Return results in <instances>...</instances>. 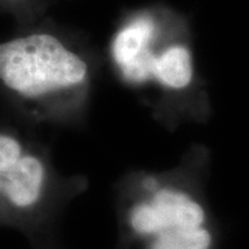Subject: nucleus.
Instances as JSON below:
<instances>
[{
    "mask_svg": "<svg viewBox=\"0 0 249 249\" xmlns=\"http://www.w3.org/2000/svg\"><path fill=\"white\" fill-rule=\"evenodd\" d=\"M212 152L188 147L169 169L127 170L115 181L114 249H220L208 194Z\"/></svg>",
    "mask_w": 249,
    "mask_h": 249,
    "instance_id": "1",
    "label": "nucleus"
},
{
    "mask_svg": "<svg viewBox=\"0 0 249 249\" xmlns=\"http://www.w3.org/2000/svg\"><path fill=\"white\" fill-rule=\"evenodd\" d=\"M101 61L55 32L34 31L0 43L3 119L31 130L83 129Z\"/></svg>",
    "mask_w": 249,
    "mask_h": 249,
    "instance_id": "2",
    "label": "nucleus"
},
{
    "mask_svg": "<svg viewBox=\"0 0 249 249\" xmlns=\"http://www.w3.org/2000/svg\"><path fill=\"white\" fill-rule=\"evenodd\" d=\"M108 64L112 76L166 130L211 121L212 100L191 46L170 36L157 14L145 11L124 21L109 43Z\"/></svg>",
    "mask_w": 249,
    "mask_h": 249,
    "instance_id": "3",
    "label": "nucleus"
},
{
    "mask_svg": "<svg viewBox=\"0 0 249 249\" xmlns=\"http://www.w3.org/2000/svg\"><path fill=\"white\" fill-rule=\"evenodd\" d=\"M89 188L83 175H65L37 132L0 121V227L27 237L31 247L60 241L68 206Z\"/></svg>",
    "mask_w": 249,
    "mask_h": 249,
    "instance_id": "4",
    "label": "nucleus"
},
{
    "mask_svg": "<svg viewBox=\"0 0 249 249\" xmlns=\"http://www.w3.org/2000/svg\"><path fill=\"white\" fill-rule=\"evenodd\" d=\"M32 249H64L61 245V241H55L52 244H46V245H40V247H36Z\"/></svg>",
    "mask_w": 249,
    "mask_h": 249,
    "instance_id": "5",
    "label": "nucleus"
},
{
    "mask_svg": "<svg viewBox=\"0 0 249 249\" xmlns=\"http://www.w3.org/2000/svg\"><path fill=\"white\" fill-rule=\"evenodd\" d=\"M1 1H11V3H21V1H25V0H1Z\"/></svg>",
    "mask_w": 249,
    "mask_h": 249,
    "instance_id": "6",
    "label": "nucleus"
}]
</instances>
